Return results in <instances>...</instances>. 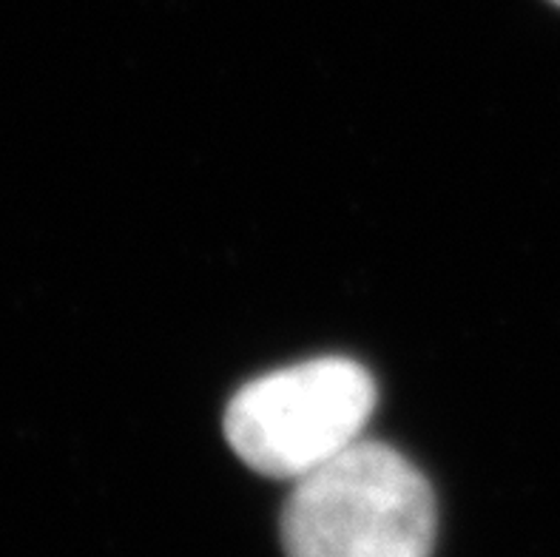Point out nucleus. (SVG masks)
<instances>
[{"label": "nucleus", "mask_w": 560, "mask_h": 557, "mask_svg": "<svg viewBox=\"0 0 560 557\" xmlns=\"http://www.w3.org/2000/svg\"><path fill=\"white\" fill-rule=\"evenodd\" d=\"M552 3H555V7H560V0H552Z\"/></svg>", "instance_id": "obj_3"}, {"label": "nucleus", "mask_w": 560, "mask_h": 557, "mask_svg": "<svg viewBox=\"0 0 560 557\" xmlns=\"http://www.w3.org/2000/svg\"><path fill=\"white\" fill-rule=\"evenodd\" d=\"M376 402L359 361H302L245 384L225 409V438L259 475L299 480L362 441Z\"/></svg>", "instance_id": "obj_2"}, {"label": "nucleus", "mask_w": 560, "mask_h": 557, "mask_svg": "<svg viewBox=\"0 0 560 557\" xmlns=\"http://www.w3.org/2000/svg\"><path fill=\"white\" fill-rule=\"evenodd\" d=\"M435 532L430 480L398 450L364 438L293 480L279 518L284 557H433Z\"/></svg>", "instance_id": "obj_1"}]
</instances>
